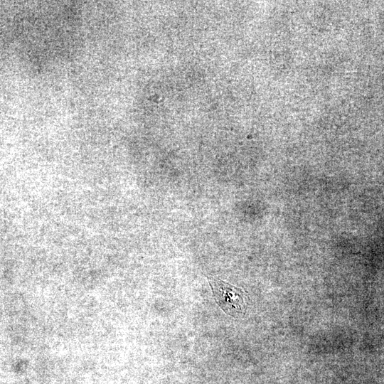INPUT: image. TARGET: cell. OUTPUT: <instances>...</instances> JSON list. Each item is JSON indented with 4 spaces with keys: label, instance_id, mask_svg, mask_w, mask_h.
Segmentation results:
<instances>
[{
    "label": "cell",
    "instance_id": "obj_1",
    "mask_svg": "<svg viewBox=\"0 0 384 384\" xmlns=\"http://www.w3.org/2000/svg\"><path fill=\"white\" fill-rule=\"evenodd\" d=\"M210 284L216 303L227 314L235 318L245 314L248 297L244 290L219 279H211Z\"/></svg>",
    "mask_w": 384,
    "mask_h": 384
}]
</instances>
